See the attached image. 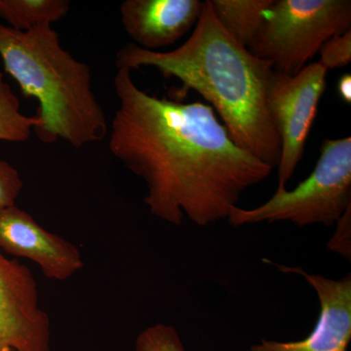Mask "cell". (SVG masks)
<instances>
[{"instance_id":"6da1fadb","label":"cell","mask_w":351,"mask_h":351,"mask_svg":"<svg viewBox=\"0 0 351 351\" xmlns=\"http://www.w3.org/2000/svg\"><path fill=\"white\" fill-rule=\"evenodd\" d=\"M119 105L108 149L147 184L145 203L156 218L199 226L228 219L246 189L274 168L233 142L211 106L157 98L130 69H117Z\"/></svg>"},{"instance_id":"7a4b0ae2","label":"cell","mask_w":351,"mask_h":351,"mask_svg":"<svg viewBox=\"0 0 351 351\" xmlns=\"http://www.w3.org/2000/svg\"><path fill=\"white\" fill-rule=\"evenodd\" d=\"M117 69H156L166 78L209 101L233 142L272 168L280 159V138L267 107V85L274 64L251 53L225 31L203 1L202 12L184 44L172 51L142 49L134 43L117 51Z\"/></svg>"},{"instance_id":"3957f363","label":"cell","mask_w":351,"mask_h":351,"mask_svg":"<svg viewBox=\"0 0 351 351\" xmlns=\"http://www.w3.org/2000/svg\"><path fill=\"white\" fill-rule=\"evenodd\" d=\"M0 58L24 97L38 101L34 133L43 144L63 140L80 149L107 137L91 69L64 49L52 25L21 32L0 22Z\"/></svg>"},{"instance_id":"277c9868","label":"cell","mask_w":351,"mask_h":351,"mask_svg":"<svg viewBox=\"0 0 351 351\" xmlns=\"http://www.w3.org/2000/svg\"><path fill=\"white\" fill-rule=\"evenodd\" d=\"M351 207V138L325 140L311 175L293 191H276L261 206L230 210L232 226L289 221L299 228L336 225Z\"/></svg>"},{"instance_id":"5b68a950","label":"cell","mask_w":351,"mask_h":351,"mask_svg":"<svg viewBox=\"0 0 351 351\" xmlns=\"http://www.w3.org/2000/svg\"><path fill=\"white\" fill-rule=\"evenodd\" d=\"M351 27L350 0H274L249 51L295 75L328 39Z\"/></svg>"},{"instance_id":"8992f818","label":"cell","mask_w":351,"mask_h":351,"mask_svg":"<svg viewBox=\"0 0 351 351\" xmlns=\"http://www.w3.org/2000/svg\"><path fill=\"white\" fill-rule=\"evenodd\" d=\"M327 69L318 62L307 64L295 75L272 69L267 85V107L280 138L278 186L286 189L304 156L309 132L321 97L326 88Z\"/></svg>"},{"instance_id":"52a82bcc","label":"cell","mask_w":351,"mask_h":351,"mask_svg":"<svg viewBox=\"0 0 351 351\" xmlns=\"http://www.w3.org/2000/svg\"><path fill=\"white\" fill-rule=\"evenodd\" d=\"M50 341L31 270L0 253V351H50Z\"/></svg>"},{"instance_id":"ba28073f","label":"cell","mask_w":351,"mask_h":351,"mask_svg":"<svg viewBox=\"0 0 351 351\" xmlns=\"http://www.w3.org/2000/svg\"><path fill=\"white\" fill-rule=\"evenodd\" d=\"M285 274L302 276L315 290L320 304V313L313 332L298 341H267L251 346L250 351H348L351 341V276L339 280L319 274H311L302 267H287L269 260Z\"/></svg>"},{"instance_id":"9c48e42d","label":"cell","mask_w":351,"mask_h":351,"mask_svg":"<svg viewBox=\"0 0 351 351\" xmlns=\"http://www.w3.org/2000/svg\"><path fill=\"white\" fill-rule=\"evenodd\" d=\"M0 248L16 257L29 258L44 276L54 280H68L84 265L75 245L48 232L16 205L0 212Z\"/></svg>"},{"instance_id":"30bf717a","label":"cell","mask_w":351,"mask_h":351,"mask_svg":"<svg viewBox=\"0 0 351 351\" xmlns=\"http://www.w3.org/2000/svg\"><path fill=\"white\" fill-rule=\"evenodd\" d=\"M202 7L200 0H125L120 5V17L135 45L156 51L193 31Z\"/></svg>"},{"instance_id":"8fae6325","label":"cell","mask_w":351,"mask_h":351,"mask_svg":"<svg viewBox=\"0 0 351 351\" xmlns=\"http://www.w3.org/2000/svg\"><path fill=\"white\" fill-rule=\"evenodd\" d=\"M219 24L235 41L249 48L257 39L274 0H210Z\"/></svg>"},{"instance_id":"7c38bea8","label":"cell","mask_w":351,"mask_h":351,"mask_svg":"<svg viewBox=\"0 0 351 351\" xmlns=\"http://www.w3.org/2000/svg\"><path fill=\"white\" fill-rule=\"evenodd\" d=\"M69 0H0V18L21 32L52 25L69 13Z\"/></svg>"},{"instance_id":"4fadbf2b","label":"cell","mask_w":351,"mask_h":351,"mask_svg":"<svg viewBox=\"0 0 351 351\" xmlns=\"http://www.w3.org/2000/svg\"><path fill=\"white\" fill-rule=\"evenodd\" d=\"M38 125L36 115L27 117L21 112L19 98L0 71V141L27 142Z\"/></svg>"},{"instance_id":"5bb4252c","label":"cell","mask_w":351,"mask_h":351,"mask_svg":"<svg viewBox=\"0 0 351 351\" xmlns=\"http://www.w3.org/2000/svg\"><path fill=\"white\" fill-rule=\"evenodd\" d=\"M136 351H186L177 330L171 325L147 327L136 339Z\"/></svg>"},{"instance_id":"9a60e30c","label":"cell","mask_w":351,"mask_h":351,"mask_svg":"<svg viewBox=\"0 0 351 351\" xmlns=\"http://www.w3.org/2000/svg\"><path fill=\"white\" fill-rule=\"evenodd\" d=\"M318 53V63L327 71L345 68L351 62V29L328 39Z\"/></svg>"},{"instance_id":"2e32d148","label":"cell","mask_w":351,"mask_h":351,"mask_svg":"<svg viewBox=\"0 0 351 351\" xmlns=\"http://www.w3.org/2000/svg\"><path fill=\"white\" fill-rule=\"evenodd\" d=\"M24 182L16 168L0 158V212L15 206Z\"/></svg>"},{"instance_id":"e0dca14e","label":"cell","mask_w":351,"mask_h":351,"mask_svg":"<svg viewBox=\"0 0 351 351\" xmlns=\"http://www.w3.org/2000/svg\"><path fill=\"white\" fill-rule=\"evenodd\" d=\"M337 228L329 243L328 249L338 253L346 258L351 257V207L336 223Z\"/></svg>"},{"instance_id":"ac0fdd59","label":"cell","mask_w":351,"mask_h":351,"mask_svg":"<svg viewBox=\"0 0 351 351\" xmlns=\"http://www.w3.org/2000/svg\"><path fill=\"white\" fill-rule=\"evenodd\" d=\"M337 90L339 98L341 99L346 104L350 105L351 103V75L350 73H346L345 75L341 76L339 80L338 85H337Z\"/></svg>"}]
</instances>
